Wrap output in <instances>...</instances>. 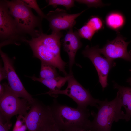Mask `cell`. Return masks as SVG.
Returning <instances> with one entry per match:
<instances>
[{"instance_id":"obj_23","label":"cell","mask_w":131,"mask_h":131,"mask_svg":"<svg viewBox=\"0 0 131 131\" xmlns=\"http://www.w3.org/2000/svg\"><path fill=\"white\" fill-rule=\"evenodd\" d=\"M27 129L24 116L19 115L12 131H26Z\"/></svg>"},{"instance_id":"obj_19","label":"cell","mask_w":131,"mask_h":131,"mask_svg":"<svg viewBox=\"0 0 131 131\" xmlns=\"http://www.w3.org/2000/svg\"><path fill=\"white\" fill-rule=\"evenodd\" d=\"M48 3L46 7L52 6L54 8H56L59 5L65 7L67 10H69L75 6V0H46Z\"/></svg>"},{"instance_id":"obj_8","label":"cell","mask_w":131,"mask_h":131,"mask_svg":"<svg viewBox=\"0 0 131 131\" xmlns=\"http://www.w3.org/2000/svg\"><path fill=\"white\" fill-rule=\"evenodd\" d=\"M68 82L67 86L65 90H60L48 94L54 97H56L59 94L67 95L77 103L78 108H87L88 106L98 108L101 100L94 98L89 91L76 80L73 73L68 79Z\"/></svg>"},{"instance_id":"obj_14","label":"cell","mask_w":131,"mask_h":131,"mask_svg":"<svg viewBox=\"0 0 131 131\" xmlns=\"http://www.w3.org/2000/svg\"><path fill=\"white\" fill-rule=\"evenodd\" d=\"M113 88L118 90L121 98L122 107L125 109L126 116V121L130 120L131 117V88L121 86L114 82Z\"/></svg>"},{"instance_id":"obj_22","label":"cell","mask_w":131,"mask_h":131,"mask_svg":"<svg viewBox=\"0 0 131 131\" xmlns=\"http://www.w3.org/2000/svg\"><path fill=\"white\" fill-rule=\"evenodd\" d=\"M75 1L79 4L86 5L89 8L101 7L107 5L103 3L101 0H76Z\"/></svg>"},{"instance_id":"obj_16","label":"cell","mask_w":131,"mask_h":131,"mask_svg":"<svg viewBox=\"0 0 131 131\" xmlns=\"http://www.w3.org/2000/svg\"><path fill=\"white\" fill-rule=\"evenodd\" d=\"M126 19L124 15L117 11H113L109 13L106 16L105 23L109 28L119 32L124 25Z\"/></svg>"},{"instance_id":"obj_10","label":"cell","mask_w":131,"mask_h":131,"mask_svg":"<svg viewBox=\"0 0 131 131\" xmlns=\"http://www.w3.org/2000/svg\"><path fill=\"white\" fill-rule=\"evenodd\" d=\"M126 39L119 32H117L116 37L112 40L108 41L102 48H99V51L106 58L110 60L114 61L120 58L131 62V51H128L127 50L131 41L126 42Z\"/></svg>"},{"instance_id":"obj_12","label":"cell","mask_w":131,"mask_h":131,"mask_svg":"<svg viewBox=\"0 0 131 131\" xmlns=\"http://www.w3.org/2000/svg\"><path fill=\"white\" fill-rule=\"evenodd\" d=\"M0 53L6 72V79L8 80V84L17 96L26 99L31 105L35 99L33 98L23 86L15 71L12 61L0 49Z\"/></svg>"},{"instance_id":"obj_17","label":"cell","mask_w":131,"mask_h":131,"mask_svg":"<svg viewBox=\"0 0 131 131\" xmlns=\"http://www.w3.org/2000/svg\"><path fill=\"white\" fill-rule=\"evenodd\" d=\"M55 67L52 65L41 61L40 78L44 79H50L59 76Z\"/></svg>"},{"instance_id":"obj_1","label":"cell","mask_w":131,"mask_h":131,"mask_svg":"<svg viewBox=\"0 0 131 131\" xmlns=\"http://www.w3.org/2000/svg\"><path fill=\"white\" fill-rule=\"evenodd\" d=\"M63 36L61 32L49 35L42 33L25 42L30 46L35 57L57 68L66 76L68 74L65 70L66 63L62 60L60 53V40Z\"/></svg>"},{"instance_id":"obj_18","label":"cell","mask_w":131,"mask_h":131,"mask_svg":"<svg viewBox=\"0 0 131 131\" xmlns=\"http://www.w3.org/2000/svg\"><path fill=\"white\" fill-rule=\"evenodd\" d=\"M85 24L91 28L96 33L104 28V22L102 19L97 16H91Z\"/></svg>"},{"instance_id":"obj_3","label":"cell","mask_w":131,"mask_h":131,"mask_svg":"<svg viewBox=\"0 0 131 131\" xmlns=\"http://www.w3.org/2000/svg\"><path fill=\"white\" fill-rule=\"evenodd\" d=\"M122 101L117 92L116 97L108 101L107 99L100 101L98 104L97 113L92 111L91 114L93 118L91 121V131H111L114 122L120 119L126 120L125 113L121 110Z\"/></svg>"},{"instance_id":"obj_25","label":"cell","mask_w":131,"mask_h":131,"mask_svg":"<svg viewBox=\"0 0 131 131\" xmlns=\"http://www.w3.org/2000/svg\"><path fill=\"white\" fill-rule=\"evenodd\" d=\"M6 73L5 70L3 67L0 66V81L5 79H6Z\"/></svg>"},{"instance_id":"obj_29","label":"cell","mask_w":131,"mask_h":131,"mask_svg":"<svg viewBox=\"0 0 131 131\" xmlns=\"http://www.w3.org/2000/svg\"><path fill=\"white\" fill-rule=\"evenodd\" d=\"M74 131H91L90 130H80Z\"/></svg>"},{"instance_id":"obj_7","label":"cell","mask_w":131,"mask_h":131,"mask_svg":"<svg viewBox=\"0 0 131 131\" xmlns=\"http://www.w3.org/2000/svg\"><path fill=\"white\" fill-rule=\"evenodd\" d=\"M2 84L4 92L0 98V115L7 122H10L11 118L15 115L25 116L31 105L26 99L19 98L8 84L6 83Z\"/></svg>"},{"instance_id":"obj_2","label":"cell","mask_w":131,"mask_h":131,"mask_svg":"<svg viewBox=\"0 0 131 131\" xmlns=\"http://www.w3.org/2000/svg\"><path fill=\"white\" fill-rule=\"evenodd\" d=\"M56 125L63 131L90 130L91 113L87 108H73L54 99L49 106Z\"/></svg>"},{"instance_id":"obj_15","label":"cell","mask_w":131,"mask_h":131,"mask_svg":"<svg viewBox=\"0 0 131 131\" xmlns=\"http://www.w3.org/2000/svg\"><path fill=\"white\" fill-rule=\"evenodd\" d=\"M72 74V73H69L65 77L58 76L52 79H48L38 78L34 76L30 77V78L33 80L41 82L49 88V91L43 94H48L60 90L62 87L68 81Z\"/></svg>"},{"instance_id":"obj_13","label":"cell","mask_w":131,"mask_h":131,"mask_svg":"<svg viewBox=\"0 0 131 131\" xmlns=\"http://www.w3.org/2000/svg\"><path fill=\"white\" fill-rule=\"evenodd\" d=\"M81 38L77 31H74L72 28L68 30L62 40L64 50L67 53L69 57V73H72V68L75 63L76 55L82 45Z\"/></svg>"},{"instance_id":"obj_28","label":"cell","mask_w":131,"mask_h":131,"mask_svg":"<svg viewBox=\"0 0 131 131\" xmlns=\"http://www.w3.org/2000/svg\"><path fill=\"white\" fill-rule=\"evenodd\" d=\"M130 72H131V69L130 70ZM127 82L130 85H131V77L128 78L127 80Z\"/></svg>"},{"instance_id":"obj_5","label":"cell","mask_w":131,"mask_h":131,"mask_svg":"<svg viewBox=\"0 0 131 131\" xmlns=\"http://www.w3.org/2000/svg\"><path fill=\"white\" fill-rule=\"evenodd\" d=\"M0 48L8 44L25 42L27 40L19 31L5 0L0 1Z\"/></svg>"},{"instance_id":"obj_9","label":"cell","mask_w":131,"mask_h":131,"mask_svg":"<svg viewBox=\"0 0 131 131\" xmlns=\"http://www.w3.org/2000/svg\"><path fill=\"white\" fill-rule=\"evenodd\" d=\"M97 45L90 47L87 45L82 52L84 56L89 58L94 65L98 73L99 81L103 90L108 85L107 77L109 72L116 63L114 61L103 57Z\"/></svg>"},{"instance_id":"obj_21","label":"cell","mask_w":131,"mask_h":131,"mask_svg":"<svg viewBox=\"0 0 131 131\" xmlns=\"http://www.w3.org/2000/svg\"><path fill=\"white\" fill-rule=\"evenodd\" d=\"M27 6L30 8L34 9L37 12L42 20L46 18V15L45 14L40 8L38 5L37 0H22Z\"/></svg>"},{"instance_id":"obj_4","label":"cell","mask_w":131,"mask_h":131,"mask_svg":"<svg viewBox=\"0 0 131 131\" xmlns=\"http://www.w3.org/2000/svg\"><path fill=\"white\" fill-rule=\"evenodd\" d=\"M9 13L14 19L20 32L26 36L28 35L32 38L38 37L43 33L41 21L39 16L35 15L31 8L22 1L5 0Z\"/></svg>"},{"instance_id":"obj_26","label":"cell","mask_w":131,"mask_h":131,"mask_svg":"<svg viewBox=\"0 0 131 131\" xmlns=\"http://www.w3.org/2000/svg\"><path fill=\"white\" fill-rule=\"evenodd\" d=\"M45 131H63L60 129L55 124L49 128Z\"/></svg>"},{"instance_id":"obj_30","label":"cell","mask_w":131,"mask_h":131,"mask_svg":"<svg viewBox=\"0 0 131 131\" xmlns=\"http://www.w3.org/2000/svg\"></svg>"},{"instance_id":"obj_6","label":"cell","mask_w":131,"mask_h":131,"mask_svg":"<svg viewBox=\"0 0 131 131\" xmlns=\"http://www.w3.org/2000/svg\"><path fill=\"white\" fill-rule=\"evenodd\" d=\"M24 119L28 131H45L55 124L49 106L36 99Z\"/></svg>"},{"instance_id":"obj_24","label":"cell","mask_w":131,"mask_h":131,"mask_svg":"<svg viewBox=\"0 0 131 131\" xmlns=\"http://www.w3.org/2000/svg\"><path fill=\"white\" fill-rule=\"evenodd\" d=\"M12 124L10 122L4 121L0 115V131H9Z\"/></svg>"},{"instance_id":"obj_20","label":"cell","mask_w":131,"mask_h":131,"mask_svg":"<svg viewBox=\"0 0 131 131\" xmlns=\"http://www.w3.org/2000/svg\"><path fill=\"white\" fill-rule=\"evenodd\" d=\"M81 38L91 41L96 32L90 26L85 24L77 31Z\"/></svg>"},{"instance_id":"obj_27","label":"cell","mask_w":131,"mask_h":131,"mask_svg":"<svg viewBox=\"0 0 131 131\" xmlns=\"http://www.w3.org/2000/svg\"><path fill=\"white\" fill-rule=\"evenodd\" d=\"M4 92V88L2 84H0V98L3 96Z\"/></svg>"},{"instance_id":"obj_11","label":"cell","mask_w":131,"mask_h":131,"mask_svg":"<svg viewBox=\"0 0 131 131\" xmlns=\"http://www.w3.org/2000/svg\"><path fill=\"white\" fill-rule=\"evenodd\" d=\"M85 10L70 14L64 9L57 8L55 10L49 11L46 14L45 19L49 22L52 33H58L73 28L75 24L76 19Z\"/></svg>"}]
</instances>
